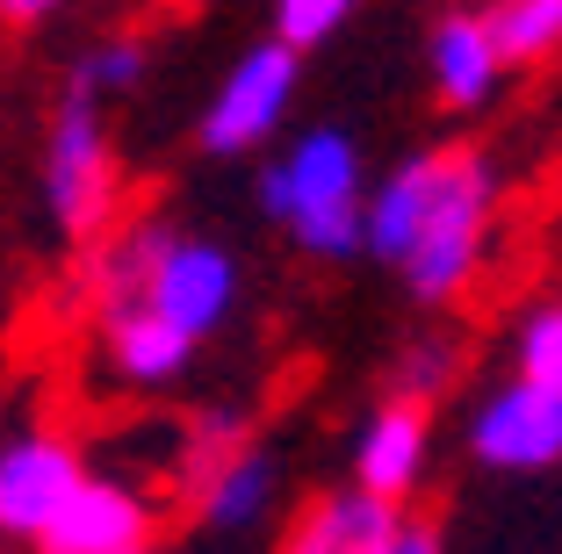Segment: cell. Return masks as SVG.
Listing matches in <instances>:
<instances>
[{
  "mask_svg": "<svg viewBox=\"0 0 562 554\" xmlns=\"http://www.w3.org/2000/svg\"><path fill=\"white\" fill-rule=\"evenodd\" d=\"M238 446H252V418H246V410H224V404L195 410V418L181 425V446H173V468H181V497H195V489L210 483V475L224 468Z\"/></svg>",
  "mask_w": 562,
  "mask_h": 554,
  "instance_id": "17",
  "label": "cell"
},
{
  "mask_svg": "<svg viewBox=\"0 0 562 554\" xmlns=\"http://www.w3.org/2000/svg\"><path fill=\"white\" fill-rule=\"evenodd\" d=\"M404 505H375L368 489H325L311 511H303L296 525H289V540H281L274 554H375V540L390 533V519H397Z\"/></svg>",
  "mask_w": 562,
  "mask_h": 554,
  "instance_id": "13",
  "label": "cell"
},
{
  "mask_svg": "<svg viewBox=\"0 0 562 554\" xmlns=\"http://www.w3.org/2000/svg\"><path fill=\"white\" fill-rule=\"evenodd\" d=\"M137 554H151V547H137Z\"/></svg>",
  "mask_w": 562,
  "mask_h": 554,
  "instance_id": "24",
  "label": "cell"
},
{
  "mask_svg": "<svg viewBox=\"0 0 562 554\" xmlns=\"http://www.w3.org/2000/svg\"><path fill=\"white\" fill-rule=\"evenodd\" d=\"M375 554H447V533H440V519L404 505L397 519H390V533L375 540Z\"/></svg>",
  "mask_w": 562,
  "mask_h": 554,
  "instance_id": "21",
  "label": "cell"
},
{
  "mask_svg": "<svg viewBox=\"0 0 562 554\" xmlns=\"http://www.w3.org/2000/svg\"><path fill=\"white\" fill-rule=\"evenodd\" d=\"M483 36H491L497 66H541L562 50V0H491L483 8Z\"/></svg>",
  "mask_w": 562,
  "mask_h": 554,
  "instance_id": "15",
  "label": "cell"
},
{
  "mask_svg": "<svg viewBox=\"0 0 562 554\" xmlns=\"http://www.w3.org/2000/svg\"><path fill=\"white\" fill-rule=\"evenodd\" d=\"M274 489H281L274 483V454L252 440V446H238L188 505H195V519L210 525V533H252V525L274 511Z\"/></svg>",
  "mask_w": 562,
  "mask_h": 554,
  "instance_id": "14",
  "label": "cell"
},
{
  "mask_svg": "<svg viewBox=\"0 0 562 554\" xmlns=\"http://www.w3.org/2000/svg\"><path fill=\"white\" fill-rule=\"evenodd\" d=\"M513 360H519V368H513L519 382H533V389L562 396V295H555V303H541V310L519 317Z\"/></svg>",
  "mask_w": 562,
  "mask_h": 554,
  "instance_id": "19",
  "label": "cell"
},
{
  "mask_svg": "<svg viewBox=\"0 0 562 554\" xmlns=\"http://www.w3.org/2000/svg\"><path fill=\"white\" fill-rule=\"evenodd\" d=\"M462 382V339H447V331H426L412 339L397 360H390V404H418V410H440Z\"/></svg>",
  "mask_w": 562,
  "mask_h": 554,
  "instance_id": "16",
  "label": "cell"
},
{
  "mask_svg": "<svg viewBox=\"0 0 562 554\" xmlns=\"http://www.w3.org/2000/svg\"><path fill=\"white\" fill-rule=\"evenodd\" d=\"M101 115L109 109H94L80 94H58L50 145H44V210L58 224V238H72V245H94L123 210V166H116V145H109Z\"/></svg>",
  "mask_w": 562,
  "mask_h": 554,
  "instance_id": "3",
  "label": "cell"
},
{
  "mask_svg": "<svg viewBox=\"0 0 562 554\" xmlns=\"http://www.w3.org/2000/svg\"><path fill=\"white\" fill-rule=\"evenodd\" d=\"M426 8H440V15H447V8H462V0H426Z\"/></svg>",
  "mask_w": 562,
  "mask_h": 554,
  "instance_id": "23",
  "label": "cell"
},
{
  "mask_svg": "<svg viewBox=\"0 0 562 554\" xmlns=\"http://www.w3.org/2000/svg\"><path fill=\"white\" fill-rule=\"evenodd\" d=\"M469 454L491 475H541L562 461V396L533 389V382H497L476 410H469Z\"/></svg>",
  "mask_w": 562,
  "mask_h": 554,
  "instance_id": "7",
  "label": "cell"
},
{
  "mask_svg": "<svg viewBox=\"0 0 562 554\" xmlns=\"http://www.w3.org/2000/svg\"><path fill=\"white\" fill-rule=\"evenodd\" d=\"M137 303H145L151 317H166L181 339L202 346L210 331H224V317L238 310V260H232L216 238L166 230L159 260H151L145 289H137ZM123 310H131V303H123Z\"/></svg>",
  "mask_w": 562,
  "mask_h": 554,
  "instance_id": "5",
  "label": "cell"
},
{
  "mask_svg": "<svg viewBox=\"0 0 562 554\" xmlns=\"http://www.w3.org/2000/svg\"><path fill=\"white\" fill-rule=\"evenodd\" d=\"M151 547V497L116 475H87L30 554H137Z\"/></svg>",
  "mask_w": 562,
  "mask_h": 554,
  "instance_id": "8",
  "label": "cell"
},
{
  "mask_svg": "<svg viewBox=\"0 0 562 554\" xmlns=\"http://www.w3.org/2000/svg\"><path fill=\"white\" fill-rule=\"evenodd\" d=\"M58 8H66V0H0V22H8V30H36V22H50Z\"/></svg>",
  "mask_w": 562,
  "mask_h": 554,
  "instance_id": "22",
  "label": "cell"
},
{
  "mask_svg": "<svg viewBox=\"0 0 562 554\" xmlns=\"http://www.w3.org/2000/svg\"><path fill=\"white\" fill-rule=\"evenodd\" d=\"M432 180H440V145L432 151H404L397 166L382 180H368V202H361V252H375L382 267L404 260V245H412L418 216L432 202Z\"/></svg>",
  "mask_w": 562,
  "mask_h": 554,
  "instance_id": "11",
  "label": "cell"
},
{
  "mask_svg": "<svg viewBox=\"0 0 562 554\" xmlns=\"http://www.w3.org/2000/svg\"><path fill=\"white\" fill-rule=\"evenodd\" d=\"M426 461H432V410L382 396L353 432V489H368L375 505H412V489L426 483Z\"/></svg>",
  "mask_w": 562,
  "mask_h": 554,
  "instance_id": "9",
  "label": "cell"
},
{
  "mask_svg": "<svg viewBox=\"0 0 562 554\" xmlns=\"http://www.w3.org/2000/svg\"><path fill=\"white\" fill-rule=\"evenodd\" d=\"M353 8H361V0H274V44H289L303 58V50H317L325 36L347 30Z\"/></svg>",
  "mask_w": 562,
  "mask_h": 554,
  "instance_id": "20",
  "label": "cell"
},
{
  "mask_svg": "<svg viewBox=\"0 0 562 554\" xmlns=\"http://www.w3.org/2000/svg\"><path fill=\"white\" fill-rule=\"evenodd\" d=\"M101 360H109V375L131 382V389H166V382L188 375L195 339H181V331L166 325V317H151L145 303H131V310L101 317Z\"/></svg>",
  "mask_w": 562,
  "mask_h": 554,
  "instance_id": "12",
  "label": "cell"
},
{
  "mask_svg": "<svg viewBox=\"0 0 562 554\" xmlns=\"http://www.w3.org/2000/svg\"><path fill=\"white\" fill-rule=\"evenodd\" d=\"M426 66H432V94H440L447 115L491 109V94L505 87V66H497L491 36H483V15H469V8H447V15L432 22Z\"/></svg>",
  "mask_w": 562,
  "mask_h": 554,
  "instance_id": "10",
  "label": "cell"
},
{
  "mask_svg": "<svg viewBox=\"0 0 562 554\" xmlns=\"http://www.w3.org/2000/svg\"><path fill=\"white\" fill-rule=\"evenodd\" d=\"M137 80H145V44H137V36H101V44H87L66 66V94L94 101V109L123 101Z\"/></svg>",
  "mask_w": 562,
  "mask_h": 554,
  "instance_id": "18",
  "label": "cell"
},
{
  "mask_svg": "<svg viewBox=\"0 0 562 554\" xmlns=\"http://www.w3.org/2000/svg\"><path fill=\"white\" fill-rule=\"evenodd\" d=\"M296 80H303V58L289 44H252L224 80H216L210 109L195 123V145L210 159H238V151H260L267 137L289 123V101H296Z\"/></svg>",
  "mask_w": 562,
  "mask_h": 554,
  "instance_id": "4",
  "label": "cell"
},
{
  "mask_svg": "<svg viewBox=\"0 0 562 554\" xmlns=\"http://www.w3.org/2000/svg\"><path fill=\"white\" fill-rule=\"evenodd\" d=\"M87 483V461L66 432H15L0 440V547H36L72 489Z\"/></svg>",
  "mask_w": 562,
  "mask_h": 554,
  "instance_id": "6",
  "label": "cell"
},
{
  "mask_svg": "<svg viewBox=\"0 0 562 554\" xmlns=\"http://www.w3.org/2000/svg\"><path fill=\"white\" fill-rule=\"evenodd\" d=\"M260 216L281 224L311 260H347L361 252V202H368V173H361V145L347 131H303L260 173Z\"/></svg>",
  "mask_w": 562,
  "mask_h": 554,
  "instance_id": "1",
  "label": "cell"
},
{
  "mask_svg": "<svg viewBox=\"0 0 562 554\" xmlns=\"http://www.w3.org/2000/svg\"><path fill=\"white\" fill-rule=\"evenodd\" d=\"M491 216H497V166L469 145H440V180H432V202L418 216L412 245H404V289L412 303H454V295L476 281L483 245H491Z\"/></svg>",
  "mask_w": 562,
  "mask_h": 554,
  "instance_id": "2",
  "label": "cell"
}]
</instances>
